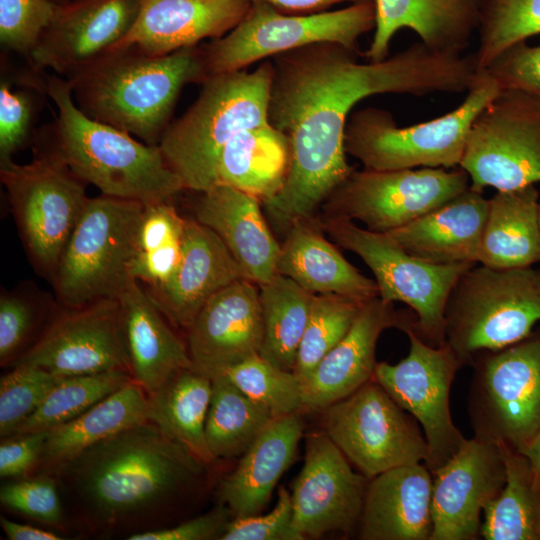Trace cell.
<instances>
[{
  "label": "cell",
  "instance_id": "d590c367",
  "mask_svg": "<svg viewBox=\"0 0 540 540\" xmlns=\"http://www.w3.org/2000/svg\"><path fill=\"white\" fill-rule=\"evenodd\" d=\"M501 448L506 481L483 510L480 536L486 540H539L540 487L528 459L518 450Z\"/></svg>",
  "mask_w": 540,
  "mask_h": 540
},
{
  "label": "cell",
  "instance_id": "f1b7e54d",
  "mask_svg": "<svg viewBox=\"0 0 540 540\" xmlns=\"http://www.w3.org/2000/svg\"><path fill=\"white\" fill-rule=\"evenodd\" d=\"M117 299L131 376L147 395L178 371L194 367L187 345L139 281L131 282Z\"/></svg>",
  "mask_w": 540,
  "mask_h": 540
},
{
  "label": "cell",
  "instance_id": "d4e9b609",
  "mask_svg": "<svg viewBox=\"0 0 540 540\" xmlns=\"http://www.w3.org/2000/svg\"><path fill=\"white\" fill-rule=\"evenodd\" d=\"M196 193L195 219L219 236L247 279L258 286L271 280L281 245L261 212V201L223 184Z\"/></svg>",
  "mask_w": 540,
  "mask_h": 540
},
{
  "label": "cell",
  "instance_id": "9c48e42d",
  "mask_svg": "<svg viewBox=\"0 0 540 540\" xmlns=\"http://www.w3.org/2000/svg\"><path fill=\"white\" fill-rule=\"evenodd\" d=\"M374 0L335 11L287 14L252 1L243 19L224 36L203 44L208 75L244 70L277 54L318 42H334L357 50L358 39L375 28Z\"/></svg>",
  "mask_w": 540,
  "mask_h": 540
},
{
  "label": "cell",
  "instance_id": "f907efd6",
  "mask_svg": "<svg viewBox=\"0 0 540 540\" xmlns=\"http://www.w3.org/2000/svg\"><path fill=\"white\" fill-rule=\"evenodd\" d=\"M232 512L221 504L193 519L166 528L136 533L127 540H209L220 539Z\"/></svg>",
  "mask_w": 540,
  "mask_h": 540
},
{
  "label": "cell",
  "instance_id": "5b68a950",
  "mask_svg": "<svg viewBox=\"0 0 540 540\" xmlns=\"http://www.w3.org/2000/svg\"><path fill=\"white\" fill-rule=\"evenodd\" d=\"M271 77V59L253 71L211 75L196 101L170 123L159 147L184 190L203 192L213 187L224 145L238 132L268 122Z\"/></svg>",
  "mask_w": 540,
  "mask_h": 540
},
{
  "label": "cell",
  "instance_id": "d6a6232c",
  "mask_svg": "<svg viewBox=\"0 0 540 540\" xmlns=\"http://www.w3.org/2000/svg\"><path fill=\"white\" fill-rule=\"evenodd\" d=\"M289 164L287 137L267 122L238 132L224 145L215 165V185L234 187L264 204L283 187Z\"/></svg>",
  "mask_w": 540,
  "mask_h": 540
},
{
  "label": "cell",
  "instance_id": "e575fe53",
  "mask_svg": "<svg viewBox=\"0 0 540 540\" xmlns=\"http://www.w3.org/2000/svg\"><path fill=\"white\" fill-rule=\"evenodd\" d=\"M212 379L194 367L178 371L147 395L148 421L207 465L216 459L205 437Z\"/></svg>",
  "mask_w": 540,
  "mask_h": 540
},
{
  "label": "cell",
  "instance_id": "ac0fdd59",
  "mask_svg": "<svg viewBox=\"0 0 540 540\" xmlns=\"http://www.w3.org/2000/svg\"><path fill=\"white\" fill-rule=\"evenodd\" d=\"M368 480L324 430L307 434L304 465L292 485L294 528L305 539L350 532L359 523Z\"/></svg>",
  "mask_w": 540,
  "mask_h": 540
},
{
  "label": "cell",
  "instance_id": "30bf717a",
  "mask_svg": "<svg viewBox=\"0 0 540 540\" xmlns=\"http://www.w3.org/2000/svg\"><path fill=\"white\" fill-rule=\"evenodd\" d=\"M323 232L340 247L358 255L369 267L379 297L402 302L415 313V333L427 344L445 342V309L460 276L476 263L434 264L419 259L386 233L363 229L346 219L323 218Z\"/></svg>",
  "mask_w": 540,
  "mask_h": 540
},
{
  "label": "cell",
  "instance_id": "f35d334b",
  "mask_svg": "<svg viewBox=\"0 0 540 540\" xmlns=\"http://www.w3.org/2000/svg\"><path fill=\"white\" fill-rule=\"evenodd\" d=\"M132 380L128 372L121 370L62 376L12 435L49 431L76 418Z\"/></svg>",
  "mask_w": 540,
  "mask_h": 540
},
{
  "label": "cell",
  "instance_id": "ffe728a7",
  "mask_svg": "<svg viewBox=\"0 0 540 540\" xmlns=\"http://www.w3.org/2000/svg\"><path fill=\"white\" fill-rule=\"evenodd\" d=\"M430 540H475L481 515L506 481L498 444L474 436L432 473Z\"/></svg>",
  "mask_w": 540,
  "mask_h": 540
},
{
  "label": "cell",
  "instance_id": "4fadbf2b",
  "mask_svg": "<svg viewBox=\"0 0 540 540\" xmlns=\"http://www.w3.org/2000/svg\"><path fill=\"white\" fill-rule=\"evenodd\" d=\"M470 187L456 168L354 170L322 204L328 219L359 220L387 233L444 205Z\"/></svg>",
  "mask_w": 540,
  "mask_h": 540
},
{
  "label": "cell",
  "instance_id": "6da1fadb",
  "mask_svg": "<svg viewBox=\"0 0 540 540\" xmlns=\"http://www.w3.org/2000/svg\"><path fill=\"white\" fill-rule=\"evenodd\" d=\"M358 52L318 42L271 59L267 118L287 137L290 164L283 187L264 206L281 227L313 217L355 170L344 136L358 102L386 93H463L477 73L474 54L439 53L421 41L379 62H359Z\"/></svg>",
  "mask_w": 540,
  "mask_h": 540
},
{
  "label": "cell",
  "instance_id": "60d3db41",
  "mask_svg": "<svg viewBox=\"0 0 540 540\" xmlns=\"http://www.w3.org/2000/svg\"><path fill=\"white\" fill-rule=\"evenodd\" d=\"M364 302L333 293L315 294L293 369L301 383L347 334Z\"/></svg>",
  "mask_w": 540,
  "mask_h": 540
},
{
  "label": "cell",
  "instance_id": "603a6c76",
  "mask_svg": "<svg viewBox=\"0 0 540 540\" xmlns=\"http://www.w3.org/2000/svg\"><path fill=\"white\" fill-rule=\"evenodd\" d=\"M250 5L248 0H140L135 24L114 49L134 47L149 55H166L197 46L227 34Z\"/></svg>",
  "mask_w": 540,
  "mask_h": 540
},
{
  "label": "cell",
  "instance_id": "11a10c76",
  "mask_svg": "<svg viewBox=\"0 0 540 540\" xmlns=\"http://www.w3.org/2000/svg\"><path fill=\"white\" fill-rule=\"evenodd\" d=\"M519 452L528 459L534 480L540 487V430Z\"/></svg>",
  "mask_w": 540,
  "mask_h": 540
},
{
  "label": "cell",
  "instance_id": "4dcf8cb0",
  "mask_svg": "<svg viewBox=\"0 0 540 540\" xmlns=\"http://www.w3.org/2000/svg\"><path fill=\"white\" fill-rule=\"evenodd\" d=\"M277 273L314 294L333 293L362 301L379 296L376 282L344 258L313 217L295 221L288 228Z\"/></svg>",
  "mask_w": 540,
  "mask_h": 540
},
{
  "label": "cell",
  "instance_id": "74e56055",
  "mask_svg": "<svg viewBox=\"0 0 540 540\" xmlns=\"http://www.w3.org/2000/svg\"><path fill=\"white\" fill-rule=\"evenodd\" d=\"M273 418L224 374L212 378L205 437L216 460L242 456Z\"/></svg>",
  "mask_w": 540,
  "mask_h": 540
},
{
  "label": "cell",
  "instance_id": "ba28073f",
  "mask_svg": "<svg viewBox=\"0 0 540 540\" xmlns=\"http://www.w3.org/2000/svg\"><path fill=\"white\" fill-rule=\"evenodd\" d=\"M144 206L104 194L89 198L51 281L60 307L118 298L135 280L130 266Z\"/></svg>",
  "mask_w": 540,
  "mask_h": 540
},
{
  "label": "cell",
  "instance_id": "7bdbcfd3",
  "mask_svg": "<svg viewBox=\"0 0 540 540\" xmlns=\"http://www.w3.org/2000/svg\"><path fill=\"white\" fill-rule=\"evenodd\" d=\"M58 303L48 301L42 293L26 287L0 295V362L13 364L37 339L36 330L46 325L58 309Z\"/></svg>",
  "mask_w": 540,
  "mask_h": 540
},
{
  "label": "cell",
  "instance_id": "816d5d0a",
  "mask_svg": "<svg viewBox=\"0 0 540 540\" xmlns=\"http://www.w3.org/2000/svg\"><path fill=\"white\" fill-rule=\"evenodd\" d=\"M49 431L12 435L0 445L1 478H23L34 473Z\"/></svg>",
  "mask_w": 540,
  "mask_h": 540
},
{
  "label": "cell",
  "instance_id": "4316f807",
  "mask_svg": "<svg viewBox=\"0 0 540 540\" xmlns=\"http://www.w3.org/2000/svg\"><path fill=\"white\" fill-rule=\"evenodd\" d=\"M432 473L425 463L389 469L368 480L360 523L364 540H430Z\"/></svg>",
  "mask_w": 540,
  "mask_h": 540
},
{
  "label": "cell",
  "instance_id": "d6986e66",
  "mask_svg": "<svg viewBox=\"0 0 540 540\" xmlns=\"http://www.w3.org/2000/svg\"><path fill=\"white\" fill-rule=\"evenodd\" d=\"M140 0H72L54 15L28 59L69 79L110 53L136 22Z\"/></svg>",
  "mask_w": 540,
  "mask_h": 540
},
{
  "label": "cell",
  "instance_id": "ee69618b",
  "mask_svg": "<svg viewBox=\"0 0 540 540\" xmlns=\"http://www.w3.org/2000/svg\"><path fill=\"white\" fill-rule=\"evenodd\" d=\"M40 367L16 364L0 378V435L11 436L60 379Z\"/></svg>",
  "mask_w": 540,
  "mask_h": 540
},
{
  "label": "cell",
  "instance_id": "52a82bcc",
  "mask_svg": "<svg viewBox=\"0 0 540 540\" xmlns=\"http://www.w3.org/2000/svg\"><path fill=\"white\" fill-rule=\"evenodd\" d=\"M540 322V269L476 263L453 287L445 309V342L463 364L479 352L518 343Z\"/></svg>",
  "mask_w": 540,
  "mask_h": 540
},
{
  "label": "cell",
  "instance_id": "f6af8a7d",
  "mask_svg": "<svg viewBox=\"0 0 540 540\" xmlns=\"http://www.w3.org/2000/svg\"><path fill=\"white\" fill-rule=\"evenodd\" d=\"M33 72L25 87L13 88L12 81L0 83V165L12 161V156L29 140L37 114V94L46 93V79Z\"/></svg>",
  "mask_w": 540,
  "mask_h": 540
},
{
  "label": "cell",
  "instance_id": "836d02e7",
  "mask_svg": "<svg viewBox=\"0 0 540 540\" xmlns=\"http://www.w3.org/2000/svg\"><path fill=\"white\" fill-rule=\"evenodd\" d=\"M539 192L535 185L496 191L488 211L478 263L493 268L540 262Z\"/></svg>",
  "mask_w": 540,
  "mask_h": 540
},
{
  "label": "cell",
  "instance_id": "8fae6325",
  "mask_svg": "<svg viewBox=\"0 0 540 540\" xmlns=\"http://www.w3.org/2000/svg\"><path fill=\"white\" fill-rule=\"evenodd\" d=\"M0 177L28 258L51 282L89 200L86 183L45 148L30 163L0 165Z\"/></svg>",
  "mask_w": 540,
  "mask_h": 540
},
{
  "label": "cell",
  "instance_id": "681fc988",
  "mask_svg": "<svg viewBox=\"0 0 540 540\" xmlns=\"http://www.w3.org/2000/svg\"><path fill=\"white\" fill-rule=\"evenodd\" d=\"M500 90H514L540 100V45L517 43L486 68Z\"/></svg>",
  "mask_w": 540,
  "mask_h": 540
},
{
  "label": "cell",
  "instance_id": "2e32d148",
  "mask_svg": "<svg viewBox=\"0 0 540 540\" xmlns=\"http://www.w3.org/2000/svg\"><path fill=\"white\" fill-rule=\"evenodd\" d=\"M410 341L408 355L397 364L377 363L373 379L423 428L428 446L425 465L434 473L465 444L453 423L449 395L456 372L464 365L445 343L434 347L413 330H404Z\"/></svg>",
  "mask_w": 540,
  "mask_h": 540
},
{
  "label": "cell",
  "instance_id": "83f0119b",
  "mask_svg": "<svg viewBox=\"0 0 540 540\" xmlns=\"http://www.w3.org/2000/svg\"><path fill=\"white\" fill-rule=\"evenodd\" d=\"M487 211L488 199L469 187L386 234L411 255L430 263H478Z\"/></svg>",
  "mask_w": 540,
  "mask_h": 540
},
{
  "label": "cell",
  "instance_id": "1f68e13d",
  "mask_svg": "<svg viewBox=\"0 0 540 540\" xmlns=\"http://www.w3.org/2000/svg\"><path fill=\"white\" fill-rule=\"evenodd\" d=\"M147 421V394L132 380L76 418L49 430L33 474H50L88 448Z\"/></svg>",
  "mask_w": 540,
  "mask_h": 540
},
{
  "label": "cell",
  "instance_id": "44dd1931",
  "mask_svg": "<svg viewBox=\"0 0 540 540\" xmlns=\"http://www.w3.org/2000/svg\"><path fill=\"white\" fill-rule=\"evenodd\" d=\"M186 332L194 368L211 379L259 354L263 340L259 286L241 278L223 288L203 305Z\"/></svg>",
  "mask_w": 540,
  "mask_h": 540
},
{
  "label": "cell",
  "instance_id": "7402d4cb",
  "mask_svg": "<svg viewBox=\"0 0 540 540\" xmlns=\"http://www.w3.org/2000/svg\"><path fill=\"white\" fill-rule=\"evenodd\" d=\"M414 323L379 296L365 301L347 334L301 383L303 409L322 411L372 380L381 333L391 327L404 331Z\"/></svg>",
  "mask_w": 540,
  "mask_h": 540
},
{
  "label": "cell",
  "instance_id": "f546056e",
  "mask_svg": "<svg viewBox=\"0 0 540 540\" xmlns=\"http://www.w3.org/2000/svg\"><path fill=\"white\" fill-rule=\"evenodd\" d=\"M301 412L274 417L219 485V498L235 517L260 513L292 464L303 435Z\"/></svg>",
  "mask_w": 540,
  "mask_h": 540
},
{
  "label": "cell",
  "instance_id": "484cf974",
  "mask_svg": "<svg viewBox=\"0 0 540 540\" xmlns=\"http://www.w3.org/2000/svg\"><path fill=\"white\" fill-rule=\"evenodd\" d=\"M374 35L368 61L388 58L395 33L411 29L429 49L462 55L477 32L482 0H374Z\"/></svg>",
  "mask_w": 540,
  "mask_h": 540
},
{
  "label": "cell",
  "instance_id": "7c38bea8",
  "mask_svg": "<svg viewBox=\"0 0 540 540\" xmlns=\"http://www.w3.org/2000/svg\"><path fill=\"white\" fill-rule=\"evenodd\" d=\"M474 365L468 406L474 436L520 451L540 430V334L482 352Z\"/></svg>",
  "mask_w": 540,
  "mask_h": 540
},
{
  "label": "cell",
  "instance_id": "8992f818",
  "mask_svg": "<svg viewBox=\"0 0 540 540\" xmlns=\"http://www.w3.org/2000/svg\"><path fill=\"white\" fill-rule=\"evenodd\" d=\"M499 92L489 73L478 70L464 101L427 122L400 127L387 110L359 109L348 119L345 151L368 170L459 167L473 121Z\"/></svg>",
  "mask_w": 540,
  "mask_h": 540
},
{
  "label": "cell",
  "instance_id": "c3c4849f",
  "mask_svg": "<svg viewBox=\"0 0 540 540\" xmlns=\"http://www.w3.org/2000/svg\"><path fill=\"white\" fill-rule=\"evenodd\" d=\"M220 539L303 540L305 538L293 526L291 494L284 487H280L277 503L269 513L235 517L228 523Z\"/></svg>",
  "mask_w": 540,
  "mask_h": 540
},
{
  "label": "cell",
  "instance_id": "7a4b0ae2",
  "mask_svg": "<svg viewBox=\"0 0 540 540\" xmlns=\"http://www.w3.org/2000/svg\"><path fill=\"white\" fill-rule=\"evenodd\" d=\"M207 464L147 421L116 434L50 473L78 527L99 537L169 527L204 480Z\"/></svg>",
  "mask_w": 540,
  "mask_h": 540
},
{
  "label": "cell",
  "instance_id": "f5cc1de1",
  "mask_svg": "<svg viewBox=\"0 0 540 540\" xmlns=\"http://www.w3.org/2000/svg\"><path fill=\"white\" fill-rule=\"evenodd\" d=\"M248 1H262L266 2L278 10L287 14H314L326 11L330 6L342 3L350 2L351 4L360 2L363 0H248Z\"/></svg>",
  "mask_w": 540,
  "mask_h": 540
},
{
  "label": "cell",
  "instance_id": "6f0895ef",
  "mask_svg": "<svg viewBox=\"0 0 540 540\" xmlns=\"http://www.w3.org/2000/svg\"><path fill=\"white\" fill-rule=\"evenodd\" d=\"M539 225H540V205H539Z\"/></svg>",
  "mask_w": 540,
  "mask_h": 540
},
{
  "label": "cell",
  "instance_id": "e0dca14e",
  "mask_svg": "<svg viewBox=\"0 0 540 540\" xmlns=\"http://www.w3.org/2000/svg\"><path fill=\"white\" fill-rule=\"evenodd\" d=\"M56 376L121 370L131 375L117 298L77 308L58 307L34 343L12 364Z\"/></svg>",
  "mask_w": 540,
  "mask_h": 540
},
{
  "label": "cell",
  "instance_id": "bcb514c9",
  "mask_svg": "<svg viewBox=\"0 0 540 540\" xmlns=\"http://www.w3.org/2000/svg\"><path fill=\"white\" fill-rule=\"evenodd\" d=\"M0 502L43 524L54 527L65 524L59 485L51 474H33L3 485Z\"/></svg>",
  "mask_w": 540,
  "mask_h": 540
},
{
  "label": "cell",
  "instance_id": "3957f363",
  "mask_svg": "<svg viewBox=\"0 0 540 540\" xmlns=\"http://www.w3.org/2000/svg\"><path fill=\"white\" fill-rule=\"evenodd\" d=\"M208 77L197 45L166 55L117 48L67 80L85 115L159 145L182 89Z\"/></svg>",
  "mask_w": 540,
  "mask_h": 540
},
{
  "label": "cell",
  "instance_id": "ab89813d",
  "mask_svg": "<svg viewBox=\"0 0 540 540\" xmlns=\"http://www.w3.org/2000/svg\"><path fill=\"white\" fill-rule=\"evenodd\" d=\"M477 69H486L507 48L540 34V0H482Z\"/></svg>",
  "mask_w": 540,
  "mask_h": 540
},
{
  "label": "cell",
  "instance_id": "9a60e30c",
  "mask_svg": "<svg viewBox=\"0 0 540 540\" xmlns=\"http://www.w3.org/2000/svg\"><path fill=\"white\" fill-rule=\"evenodd\" d=\"M322 411L324 431L367 479L428 456L416 419L374 379Z\"/></svg>",
  "mask_w": 540,
  "mask_h": 540
},
{
  "label": "cell",
  "instance_id": "cb8c5ba5",
  "mask_svg": "<svg viewBox=\"0 0 540 540\" xmlns=\"http://www.w3.org/2000/svg\"><path fill=\"white\" fill-rule=\"evenodd\" d=\"M241 278L244 272L219 236L196 219H186L175 274L164 286L147 291L170 323L187 330L213 295Z\"/></svg>",
  "mask_w": 540,
  "mask_h": 540
},
{
  "label": "cell",
  "instance_id": "8d00e7d4",
  "mask_svg": "<svg viewBox=\"0 0 540 540\" xmlns=\"http://www.w3.org/2000/svg\"><path fill=\"white\" fill-rule=\"evenodd\" d=\"M314 296V293L278 273L259 285L263 318L261 357L281 369L293 371Z\"/></svg>",
  "mask_w": 540,
  "mask_h": 540
},
{
  "label": "cell",
  "instance_id": "9f6ffc18",
  "mask_svg": "<svg viewBox=\"0 0 540 540\" xmlns=\"http://www.w3.org/2000/svg\"><path fill=\"white\" fill-rule=\"evenodd\" d=\"M55 5H60V4H64V3H67L69 1H72V0H51Z\"/></svg>",
  "mask_w": 540,
  "mask_h": 540
},
{
  "label": "cell",
  "instance_id": "5bb4252c",
  "mask_svg": "<svg viewBox=\"0 0 540 540\" xmlns=\"http://www.w3.org/2000/svg\"><path fill=\"white\" fill-rule=\"evenodd\" d=\"M470 188L506 191L540 182V100L500 90L477 115L459 165Z\"/></svg>",
  "mask_w": 540,
  "mask_h": 540
},
{
  "label": "cell",
  "instance_id": "db71d44e",
  "mask_svg": "<svg viewBox=\"0 0 540 540\" xmlns=\"http://www.w3.org/2000/svg\"><path fill=\"white\" fill-rule=\"evenodd\" d=\"M3 532L10 540H62L63 537L52 531L11 521L0 517Z\"/></svg>",
  "mask_w": 540,
  "mask_h": 540
},
{
  "label": "cell",
  "instance_id": "277c9868",
  "mask_svg": "<svg viewBox=\"0 0 540 540\" xmlns=\"http://www.w3.org/2000/svg\"><path fill=\"white\" fill-rule=\"evenodd\" d=\"M45 79L46 95L57 109L45 149L83 182L104 195L143 204L171 200L184 190L159 145L88 117L75 104L67 79L56 74Z\"/></svg>",
  "mask_w": 540,
  "mask_h": 540
},
{
  "label": "cell",
  "instance_id": "7dc6e473",
  "mask_svg": "<svg viewBox=\"0 0 540 540\" xmlns=\"http://www.w3.org/2000/svg\"><path fill=\"white\" fill-rule=\"evenodd\" d=\"M55 8L51 0H0L2 46L29 59Z\"/></svg>",
  "mask_w": 540,
  "mask_h": 540
},
{
  "label": "cell",
  "instance_id": "b9f144b4",
  "mask_svg": "<svg viewBox=\"0 0 540 540\" xmlns=\"http://www.w3.org/2000/svg\"><path fill=\"white\" fill-rule=\"evenodd\" d=\"M222 374L274 417L303 410L300 379L293 371L281 369L259 354L231 366Z\"/></svg>",
  "mask_w": 540,
  "mask_h": 540
}]
</instances>
